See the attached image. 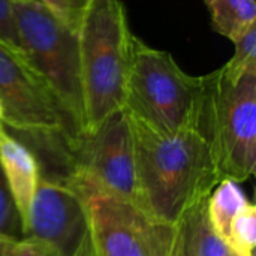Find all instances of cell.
<instances>
[{"mask_svg": "<svg viewBox=\"0 0 256 256\" xmlns=\"http://www.w3.org/2000/svg\"><path fill=\"white\" fill-rule=\"evenodd\" d=\"M128 116L140 206L158 220L177 226L224 178L213 147L200 130L162 134Z\"/></svg>", "mask_w": 256, "mask_h": 256, "instance_id": "1", "label": "cell"}, {"mask_svg": "<svg viewBox=\"0 0 256 256\" xmlns=\"http://www.w3.org/2000/svg\"><path fill=\"white\" fill-rule=\"evenodd\" d=\"M86 134L124 110L134 36L120 0H90L78 28Z\"/></svg>", "mask_w": 256, "mask_h": 256, "instance_id": "2", "label": "cell"}, {"mask_svg": "<svg viewBox=\"0 0 256 256\" xmlns=\"http://www.w3.org/2000/svg\"><path fill=\"white\" fill-rule=\"evenodd\" d=\"M124 110L162 134L201 132L204 78L186 74L171 54L134 36Z\"/></svg>", "mask_w": 256, "mask_h": 256, "instance_id": "3", "label": "cell"}, {"mask_svg": "<svg viewBox=\"0 0 256 256\" xmlns=\"http://www.w3.org/2000/svg\"><path fill=\"white\" fill-rule=\"evenodd\" d=\"M12 8L20 46L28 66L51 90L76 130L86 135L76 32L39 0H12Z\"/></svg>", "mask_w": 256, "mask_h": 256, "instance_id": "4", "label": "cell"}, {"mask_svg": "<svg viewBox=\"0 0 256 256\" xmlns=\"http://www.w3.org/2000/svg\"><path fill=\"white\" fill-rule=\"evenodd\" d=\"M202 135L210 141L224 178L248 182L256 166V69L228 78L204 75Z\"/></svg>", "mask_w": 256, "mask_h": 256, "instance_id": "5", "label": "cell"}, {"mask_svg": "<svg viewBox=\"0 0 256 256\" xmlns=\"http://www.w3.org/2000/svg\"><path fill=\"white\" fill-rule=\"evenodd\" d=\"M69 189L86 207L96 256H174L177 226L102 192L82 177L74 180Z\"/></svg>", "mask_w": 256, "mask_h": 256, "instance_id": "6", "label": "cell"}, {"mask_svg": "<svg viewBox=\"0 0 256 256\" xmlns=\"http://www.w3.org/2000/svg\"><path fill=\"white\" fill-rule=\"evenodd\" d=\"M0 104L8 132L66 130L82 136L26 57L0 40Z\"/></svg>", "mask_w": 256, "mask_h": 256, "instance_id": "7", "label": "cell"}, {"mask_svg": "<svg viewBox=\"0 0 256 256\" xmlns=\"http://www.w3.org/2000/svg\"><path fill=\"white\" fill-rule=\"evenodd\" d=\"M78 164V177L108 195L140 206L135 147L126 110L110 116L81 138Z\"/></svg>", "mask_w": 256, "mask_h": 256, "instance_id": "8", "label": "cell"}, {"mask_svg": "<svg viewBox=\"0 0 256 256\" xmlns=\"http://www.w3.org/2000/svg\"><path fill=\"white\" fill-rule=\"evenodd\" d=\"M88 236V219L81 198L70 189L39 178L22 237H34L57 256H74Z\"/></svg>", "mask_w": 256, "mask_h": 256, "instance_id": "9", "label": "cell"}, {"mask_svg": "<svg viewBox=\"0 0 256 256\" xmlns=\"http://www.w3.org/2000/svg\"><path fill=\"white\" fill-rule=\"evenodd\" d=\"M0 168L20 216L24 236L28 208L39 183V166L32 152L0 124Z\"/></svg>", "mask_w": 256, "mask_h": 256, "instance_id": "10", "label": "cell"}, {"mask_svg": "<svg viewBox=\"0 0 256 256\" xmlns=\"http://www.w3.org/2000/svg\"><path fill=\"white\" fill-rule=\"evenodd\" d=\"M249 204L250 201L238 182L232 178H222L207 198L208 222L213 230L224 240H226L232 220Z\"/></svg>", "mask_w": 256, "mask_h": 256, "instance_id": "11", "label": "cell"}, {"mask_svg": "<svg viewBox=\"0 0 256 256\" xmlns=\"http://www.w3.org/2000/svg\"><path fill=\"white\" fill-rule=\"evenodd\" d=\"M212 27L234 42L256 24L255 0H206Z\"/></svg>", "mask_w": 256, "mask_h": 256, "instance_id": "12", "label": "cell"}, {"mask_svg": "<svg viewBox=\"0 0 256 256\" xmlns=\"http://www.w3.org/2000/svg\"><path fill=\"white\" fill-rule=\"evenodd\" d=\"M194 256H234L225 240L213 230L207 218V200L183 219Z\"/></svg>", "mask_w": 256, "mask_h": 256, "instance_id": "13", "label": "cell"}, {"mask_svg": "<svg viewBox=\"0 0 256 256\" xmlns=\"http://www.w3.org/2000/svg\"><path fill=\"white\" fill-rule=\"evenodd\" d=\"M225 243L234 256H254L256 244V207L252 202L232 220Z\"/></svg>", "mask_w": 256, "mask_h": 256, "instance_id": "14", "label": "cell"}, {"mask_svg": "<svg viewBox=\"0 0 256 256\" xmlns=\"http://www.w3.org/2000/svg\"><path fill=\"white\" fill-rule=\"evenodd\" d=\"M236 52L220 69L228 78H240L248 70L256 69V24L248 28L234 42Z\"/></svg>", "mask_w": 256, "mask_h": 256, "instance_id": "15", "label": "cell"}, {"mask_svg": "<svg viewBox=\"0 0 256 256\" xmlns=\"http://www.w3.org/2000/svg\"><path fill=\"white\" fill-rule=\"evenodd\" d=\"M0 234L15 238L22 237L20 216L15 208L10 192L8 189L2 168H0Z\"/></svg>", "mask_w": 256, "mask_h": 256, "instance_id": "16", "label": "cell"}, {"mask_svg": "<svg viewBox=\"0 0 256 256\" xmlns=\"http://www.w3.org/2000/svg\"><path fill=\"white\" fill-rule=\"evenodd\" d=\"M2 256H57V254L34 237H9Z\"/></svg>", "mask_w": 256, "mask_h": 256, "instance_id": "17", "label": "cell"}, {"mask_svg": "<svg viewBox=\"0 0 256 256\" xmlns=\"http://www.w3.org/2000/svg\"><path fill=\"white\" fill-rule=\"evenodd\" d=\"M0 40L22 54L14 16L12 0H0Z\"/></svg>", "mask_w": 256, "mask_h": 256, "instance_id": "18", "label": "cell"}, {"mask_svg": "<svg viewBox=\"0 0 256 256\" xmlns=\"http://www.w3.org/2000/svg\"><path fill=\"white\" fill-rule=\"evenodd\" d=\"M52 15H56L63 24H66L69 28L75 30L78 28V22L72 14L69 0H39Z\"/></svg>", "mask_w": 256, "mask_h": 256, "instance_id": "19", "label": "cell"}, {"mask_svg": "<svg viewBox=\"0 0 256 256\" xmlns=\"http://www.w3.org/2000/svg\"><path fill=\"white\" fill-rule=\"evenodd\" d=\"M174 256H194L190 243H189L188 230H186V225L183 220L177 225V240H176Z\"/></svg>", "mask_w": 256, "mask_h": 256, "instance_id": "20", "label": "cell"}, {"mask_svg": "<svg viewBox=\"0 0 256 256\" xmlns=\"http://www.w3.org/2000/svg\"><path fill=\"white\" fill-rule=\"evenodd\" d=\"M74 256H96V252L93 249V243H92V238H90V234L84 238L81 248L78 249V252Z\"/></svg>", "mask_w": 256, "mask_h": 256, "instance_id": "21", "label": "cell"}, {"mask_svg": "<svg viewBox=\"0 0 256 256\" xmlns=\"http://www.w3.org/2000/svg\"><path fill=\"white\" fill-rule=\"evenodd\" d=\"M3 118H4V112H3V106L0 104V124H3Z\"/></svg>", "mask_w": 256, "mask_h": 256, "instance_id": "22", "label": "cell"}]
</instances>
